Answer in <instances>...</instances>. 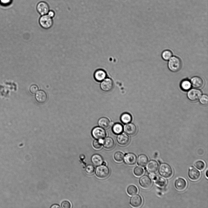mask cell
Here are the masks:
<instances>
[{
	"label": "cell",
	"instance_id": "1",
	"mask_svg": "<svg viewBox=\"0 0 208 208\" xmlns=\"http://www.w3.org/2000/svg\"><path fill=\"white\" fill-rule=\"evenodd\" d=\"M168 67L171 72H176L181 68L182 62L181 59L176 56H172L168 60Z\"/></svg>",
	"mask_w": 208,
	"mask_h": 208
},
{
	"label": "cell",
	"instance_id": "2",
	"mask_svg": "<svg viewBox=\"0 0 208 208\" xmlns=\"http://www.w3.org/2000/svg\"><path fill=\"white\" fill-rule=\"evenodd\" d=\"M159 172L160 175L165 178H170L173 174L171 167L166 163H162L160 166Z\"/></svg>",
	"mask_w": 208,
	"mask_h": 208
},
{
	"label": "cell",
	"instance_id": "3",
	"mask_svg": "<svg viewBox=\"0 0 208 208\" xmlns=\"http://www.w3.org/2000/svg\"><path fill=\"white\" fill-rule=\"evenodd\" d=\"M39 22L40 26L45 29H50L53 24L52 18L47 14L41 16L39 19Z\"/></svg>",
	"mask_w": 208,
	"mask_h": 208
},
{
	"label": "cell",
	"instance_id": "4",
	"mask_svg": "<svg viewBox=\"0 0 208 208\" xmlns=\"http://www.w3.org/2000/svg\"><path fill=\"white\" fill-rule=\"evenodd\" d=\"M109 169L106 165H99L96 169V175L97 177L100 178L104 179L106 178L109 175Z\"/></svg>",
	"mask_w": 208,
	"mask_h": 208
},
{
	"label": "cell",
	"instance_id": "5",
	"mask_svg": "<svg viewBox=\"0 0 208 208\" xmlns=\"http://www.w3.org/2000/svg\"><path fill=\"white\" fill-rule=\"evenodd\" d=\"M92 134L94 138L98 140L103 139L106 136L105 131L100 127H97L94 128L92 130Z\"/></svg>",
	"mask_w": 208,
	"mask_h": 208
},
{
	"label": "cell",
	"instance_id": "6",
	"mask_svg": "<svg viewBox=\"0 0 208 208\" xmlns=\"http://www.w3.org/2000/svg\"><path fill=\"white\" fill-rule=\"evenodd\" d=\"M36 9L39 13L41 16L47 14L50 10L48 4L44 1L39 2L37 5Z\"/></svg>",
	"mask_w": 208,
	"mask_h": 208
},
{
	"label": "cell",
	"instance_id": "7",
	"mask_svg": "<svg viewBox=\"0 0 208 208\" xmlns=\"http://www.w3.org/2000/svg\"><path fill=\"white\" fill-rule=\"evenodd\" d=\"M114 84L112 80L109 78H106L102 81L100 87L101 90L106 92L111 91L113 87Z\"/></svg>",
	"mask_w": 208,
	"mask_h": 208
},
{
	"label": "cell",
	"instance_id": "8",
	"mask_svg": "<svg viewBox=\"0 0 208 208\" xmlns=\"http://www.w3.org/2000/svg\"><path fill=\"white\" fill-rule=\"evenodd\" d=\"M202 95L201 91L198 89H192L189 91L187 96L191 100L194 101L199 100Z\"/></svg>",
	"mask_w": 208,
	"mask_h": 208
},
{
	"label": "cell",
	"instance_id": "9",
	"mask_svg": "<svg viewBox=\"0 0 208 208\" xmlns=\"http://www.w3.org/2000/svg\"><path fill=\"white\" fill-rule=\"evenodd\" d=\"M139 183L141 186L143 188L148 189L151 186L152 181L150 177L145 175L143 176L140 178Z\"/></svg>",
	"mask_w": 208,
	"mask_h": 208
},
{
	"label": "cell",
	"instance_id": "10",
	"mask_svg": "<svg viewBox=\"0 0 208 208\" xmlns=\"http://www.w3.org/2000/svg\"><path fill=\"white\" fill-rule=\"evenodd\" d=\"M147 164L146 168L149 172L154 173L157 171L159 164L157 161L154 160H151L148 162Z\"/></svg>",
	"mask_w": 208,
	"mask_h": 208
},
{
	"label": "cell",
	"instance_id": "11",
	"mask_svg": "<svg viewBox=\"0 0 208 208\" xmlns=\"http://www.w3.org/2000/svg\"><path fill=\"white\" fill-rule=\"evenodd\" d=\"M124 161L127 164L132 165L135 164L137 161V157L134 153H129L126 154L124 157Z\"/></svg>",
	"mask_w": 208,
	"mask_h": 208
},
{
	"label": "cell",
	"instance_id": "12",
	"mask_svg": "<svg viewBox=\"0 0 208 208\" xmlns=\"http://www.w3.org/2000/svg\"><path fill=\"white\" fill-rule=\"evenodd\" d=\"M191 82L194 87L198 89L202 88L204 84V82L202 79L197 76L192 77L191 79Z\"/></svg>",
	"mask_w": 208,
	"mask_h": 208
},
{
	"label": "cell",
	"instance_id": "13",
	"mask_svg": "<svg viewBox=\"0 0 208 208\" xmlns=\"http://www.w3.org/2000/svg\"><path fill=\"white\" fill-rule=\"evenodd\" d=\"M124 130L128 134L133 135L136 134L137 129L136 126L134 124L132 123H128L124 126Z\"/></svg>",
	"mask_w": 208,
	"mask_h": 208
},
{
	"label": "cell",
	"instance_id": "14",
	"mask_svg": "<svg viewBox=\"0 0 208 208\" xmlns=\"http://www.w3.org/2000/svg\"><path fill=\"white\" fill-rule=\"evenodd\" d=\"M142 198L138 195H134L130 199V204L133 207H139L142 205Z\"/></svg>",
	"mask_w": 208,
	"mask_h": 208
},
{
	"label": "cell",
	"instance_id": "15",
	"mask_svg": "<svg viewBox=\"0 0 208 208\" xmlns=\"http://www.w3.org/2000/svg\"><path fill=\"white\" fill-rule=\"evenodd\" d=\"M151 178L155 181L156 184L160 187H164L166 184V181L164 178L157 176L154 173H151Z\"/></svg>",
	"mask_w": 208,
	"mask_h": 208
},
{
	"label": "cell",
	"instance_id": "16",
	"mask_svg": "<svg viewBox=\"0 0 208 208\" xmlns=\"http://www.w3.org/2000/svg\"><path fill=\"white\" fill-rule=\"evenodd\" d=\"M188 176L191 180H196L200 178V173L196 168L192 167H191L189 170Z\"/></svg>",
	"mask_w": 208,
	"mask_h": 208
},
{
	"label": "cell",
	"instance_id": "17",
	"mask_svg": "<svg viewBox=\"0 0 208 208\" xmlns=\"http://www.w3.org/2000/svg\"><path fill=\"white\" fill-rule=\"evenodd\" d=\"M186 185V180L182 178H179L177 179L175 182V187L179 191H182L184 189Z\"/></svg>",
	"mask_w": 208,
	"mask_h": 208
},
{
	"label": "cell",
	"instance_id": "18",
	"mask_svg": "<svg viewBox=\"0 0 208 208\" xmlns=\"http://www.w3.org/2000/svg\"><path fill=\"white\" fill-rule=\"evenodd\" d=\"M130 140L129 136L126 134L123 133L119 134L117 137L118 142L122 145H125L128 144Z\"/></svg>",
	"mask_w": 208,
	"mask_h": 208
},
{
	"label": "cell",
	"instance_id": "19",
	"mask_svg": "<svg viewBox=\"0 0 208 208\" xmlns=\"http://www.w3.org/2000/svg\"><path fill=\"white\" fill-rule=\"evenodd\" d=\"M106 73L104 70L102 69L97 70L94 73V78L97 81H102L106 78Z\"/></svg>",
	"mask_w": 208,
	"mask_h": 208
},
{
	"label": "cell",
	"instance_id": "20",
	"mask_svg": "<svg viewBox=\"0 0 208 208\" xmlns=\"http://www.w3.org/2000/svg\"><path fill=\"white\" fill-rule=\"evenodd\" d=\"M35 98L38 102L43 103H44L47 100V96L44 91L40 90L36 93Z\"/></svg>",
	"mask_w": 208,
	"mask_h": 208
},
{
	"label": "cell",
	"instance_id": "21",
	"mask_svg": "<svg viewBox=\"0 0 208 208\" xmlns=\"http://www.w3.org/2000/svg\"><path fill=\"white\" fill-rule=\"evenodd\" d=\"M104 147L107 149H112L115 146V143L113 139L110 137L105 138L103 141Z\"/></svg>",
	"mask_w": 208,
	"mask_h": 208
},
{
	"label": "cell",
	"instance_id": "22",
	"mask_svg": "<svg viewBox=\"0 0 208 208\" xmlns=\"http://www.w3.org/2000/svg\"><path fill=\"white\" fill-rule=\"evenodd\" d=\"M98 124L99 126L105 129L108 128L111 125L109 119L106 117H102L99 119Z\"/></svg>",
	"mask_w": 208,
	"mask_h": 208
},
{
	"label": "cell",
	"instance_id": "23",
	"mask_svg": "<svg viewBox=\"0 0 208 208\" xmlns=\"http://www.w3.org/2000/svg\"><path fill=\"white\" fill-rule=\"evenodd\" d=\"M148 161V158L147 156L145 154H141L138 157L137 164L140 166L145 167L147 164Z\"/></svg>",
	"mask_w": 208,
	"mask_h": 208
},
{
	"label": "cell",
	"instance_id": "24",
	"mask_svg": "<svg viewBox=\"0 0 208 208\" xmlns=\"http://www.w3.org/2000/svg\"><path fill=\"white\" fill-rule=\"evenodd\" d=\"M92 163L96 166H99L102 164L103 159L102 157L97 154L93 155L91 158Z\"/></svg>",
	"mask_w": 208,
	"mask_h": 208
},
{
	"label": "cell",
	"instance_id": "25",
	"mask_svg": "<svg viewBox=\"0 0 208 208\" xmlns=\"http://www.w3.org/2000/svg\"><path fill=\"white\" fill-rule=\"evenodd\" d=\"M132 119V116L128 113H124L121 117V120L124 123L127 124L130 122Z\"/></svg>",
	"mask_w": 208,
	"mask_h": 208
},
{
	"label": "cell",
	"instance_id": "26",
	"mask_svg": "<svg viewBox=\"0 0 208 208\" xmlns=\"http://www.w3.org/2000/svg\"><path fill=\"white\" fill-rule=\"evenodd\" d=\"M123 130L122 125L118 123H116L112 127L113 132L115 134H119L122 133Z\"/></svg>",
	"mask_w": 208,
	"mask_h": 208
},
{
	"label": "cell",
	"instance_id": "27",
	"mask_svg": "<svg viewBox=\"0 0 208 208\" xmlns=\"http://www.w3.org/2000/svg\"><path fill=\"white\" fill-rule=\"evenodd\" d=\"M172 52L168 50L164 51L162 53L161 57L165 61H168L172 56Z\"/></svg>",
	"mask_w": 208,
	"mask_h": 208
},
{
	"label": "cell",
	"instance_id": "28",
	"mask_svg": "<svg viewBox=\"0 0 208 208\" xmlns=\"http://www.w3.org/2000/svg\"><path fill=\"white\" fill-rule=\"evenodd\" d=\"M191 84L188 80L185 79L181 83V86L182 89L184 90H189L191 87Z\"/></svg>",
	"mask_w": 208,
	"mask_h": 208
},
{
	"label": "cell",
	"instance_id": "29",
	"mask_svg": "<svg viewBox=\"0 0 208 208\" xmlns=\"http://www.w3.org/2000/svg\"><path fill=\"white\" fill-rule=\"evenodd\" d=\"M127 192L128 193L130 196L134 195L137 193L138 189L135 186L131 185L127 188Z\"/></svg>",
	"mask_w": 208,
	"mask_h": 208
},
{
	"label": "cell",
	"instance_id": "30",
	"mask_svg": "<svg viewBox=\"0 0 208 208\" xmlns=\"http://www.w3.org/2000/svg\"><path fill=\"white\" fill-rule=\"evenodd\" d=\"M114 157L116 161L118 162H121L124 159V154L121 152L118 151L115 153Z\"/></svg>",
	"mask_w": 208,
	"mask_h": 208
},
{
	"label": "cell",
	"instance_id": "31",
	"mask_svg": "<svg viewBox=\"0 0 208 208\" xmlns=\"http://www.w3.org/2000/svg\"><path fill=\"white\" fill-rule=\"evenodd\" d=\"M144 173L143 169L139 166L136 167L134 170V175L136 176L139 177L141 176Z\"/></svg>",
	"mask_w": 208,
	"mask_h": 208
},
{
	"label": "cell",
	"instance_id": "32",
	"mask_svg": "<svg viewBox=\"0 0 208 208\" xmlns=\"http://www.w3.org/2000/svg\"><path fill=\"white\" fill-rule=\"evenodd\" d=\"M194 165L198 169L202 170L204 168L205 164L203 161L199 160L196 161Z\"/></svg>",
	"mask_w": 208,
	"mask_h": 208
},
{
	"label": "cell",
	"instance_id": "33",
	"mask_svg": "<svg viewBox=\"0 0 208 208\" xmlns=\"http://www.w3.org/2000/svg\"><path fill=\"white\" fill-rule=\"evenodd\" d=\"M199 99V102L203 105H206L208 103V97L207 95L203 94L202 95Z\"/></svg>",
	"mask_w": 208,
	"mask_h": 208
},
{
	"label": "cell",
	"instance_id": "34",
	"mask_svg": "<svg viewBox=\"0 0 208 208\" xmlns=\"http://www.w3.org/2000/svg\"><path fill=\"white\" fill-rule=\"evenodd\" d=\"M95 169V167L93 165L89 164L86 167L85 170L88 174H91L94 173Z\"/></svg>",
	"mask_w": 208,
	"mask_h": 208
},
{
	"label": "cell",
	"instance_id": "35",
	"mask_svg": "<svg viewBox=\"0 0 208 208\" xmlns=\"http://www.w3.org/2000/svg\"><path fill=\"white\" fill-rule=\"evenodd\" d=\"M93 145L94 148L97 150L100 149L102 147L101 142L99 140H94L93 142Z\"/></svg>",
	"mask_w": 208,
	"mask_h": 208
},
{
	"label": "cell",
	"instance_id": "36",
	"mask_svg": "<svg viewBox=\"0 0 208 208\" xmlns=\"http://www.w3.org/2000/svg\"><path fill=\"white\" fill-rule=\"evenodd\" d=\"M61 207L63 208H70L71 207V204L68 201L64 200L61 203Z\"/></svg>",
	"mask_w": 208,
	"mask_h": 208
},
{
	"label": "cell",
	"instance_id": "37",
	"mask_svg": "<svg viewBox=\"0 0 208 208\" xmlns=\"http://www.w3.org/2000/svg\"><path fill=\"white\" fill-rule=\"evenodd\" d=\"M12 0H0V4L4 6H7L10 5Z\"/></svg>",
	"mask_w": 208,
	"mask_h": 208
},
{
	"label": "cell",
	"instance_id": "38",
	"mask_svg": "<svg viewBox=\"0 0 208 208\" xmlns=\"http://www.w3.org/2000/svg\"><path fill=\"white\" fill-rule=\"evenodd\" d=\"M38 90V86L35 85H32L30 88V91L31 93L33 94L36 93L37 92Z\"/></svg>",
	"mask_w": 208,
	"mask_h": 208
},
{
	"label": "cell",
	"instance_id": "39",
	"mask_svg": "<svg viewBox=\"0 0 208 208\" xmlns=\"http://www.w3.org/2000/svg\"><path fill=\"white\" fill-rule=\"evenodd\" d=\"M47 14L51 17L53 18L55 16V13L54 11L52 10H49Z\"/></svg>",
	"mask_w": 208,
	"mask_h": 208
},
{
	"label": "cell",
	"instance_id": "40",
	"mask_svg": "<svg viewBox=\"0 0 208 208\" xmlns=\"http://www.w3.org/2000/svg\"><path fill=\"white\" fill-rule=\"evenodd\" d=\"M61 207L58 204H54L52 205L50 207V208H60Z\"/></svg>",
	"mask_w": 208,
	"mask_h": 208
},
{
	"label": "cell",
	"instance_id": "41",
	"mask_svg": "<svg viewBox=\"0 0 208 208\" xmlns=\"http://www.w3.org/2000/svg\"><path fill=\"white\" fill-rule=\"evenodd\" d=\"M102 164H103V165H106V163L105 162H103Z\"/></svg>",
	"mask_w": 208,
	"mask_h": 208
},
{
	"label": "cell",
	"instance_id": "42",
	"mask_svg": "<svg viewBox=\"0 0 208 208\" xmlns=\"http://www.w3.org/2000/svg\"><path fill=\"white\" fill-rule=\"evenodd\" d=\"M206 177L207 178L208 176V170H207V171H206Z\"/></svg>",
	"mask_w": 208,
	"mask_h": 208
}]
</instances>
